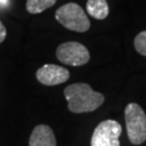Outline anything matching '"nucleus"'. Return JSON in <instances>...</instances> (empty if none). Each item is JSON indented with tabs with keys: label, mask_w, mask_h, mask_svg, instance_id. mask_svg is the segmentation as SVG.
<instances>
[{
	"label": "nucleus",
	"mask_w": 146,
	"mask_h": 146,
	"mask_svg": "<svg viewBox=\"0 0 146 146\" xmlns=\"http://www.w3.org/2000/svg\"><path fill=\"white\" fill-rule=\"evenodd\" d=\"M64 96L68 102V110L74 114L94 111L105 101L103 94L94 91L88 84L84 82L69 84L64 90Z\"/></svg>",
	"instance_id": "1"
},
{
	"label": "nucleus",
	"mask_w": 146,
	"mask_h": 146,
	"mask_svg": "<svg viewBox=\"0 0 146 146\" xmlns=\"http://www.w3.org/2000/svg\"><path fill=\"white\" fill-rule=\"evenodd\" d=\"M127 134L130 143L140 145L146 141V114L136 103H129L125 108Z\"/></svg>",
	"instance_id": "2"
},
{
	"label": "nucleus",
	"mask_w": 146,
	"mask_h": 146,
	"mask_svg": "<svg viewBox=\"0 0 146 146\" xmlns=\"http://www.w3.org/2000/svg\"><path fill=\"white\" fill-rule=\"evenodd\" d=\"M55 19L69 31L84 33L90 28V21L86 12L75 2H68L60 7L55 12Z\"/></svg>",
	"instance_id": "3"
},
{
	"label": "nucleus",
	"mask_w": 146,
	"mask_h": 146,
	"mask_svg": "<svg viewBox=\"0 0 146 146\" xmlns=\"http://www.w3.org/2000/svg\"><path fill=\"white\" fill-rule=\"evenodd\" d=\"M56 58L61 63L70 66H82L90 61V52L82 43L68 41L56 48Z\"/></svg>",
	"instance_id": "4"
},
{
	"label": "nucleus",
	"mask_w": 146,
	"mask_h": 146,
	"mask_svg": "<svg viewBox=\"0 0 146 146\" xmlns=\"http://www.w3.org/2000/svg\"><path fill=\"white\" fill-rule=\"evenodd\" d=\"M122 128L118 121L113 119L100 122L91 137V146H120L119 136Z\"/></svg>",
	"instance_id": "5"
},
{
	"label": "nucleus",
	"mask_w": 146,
	"mask_h": 146,
	"mask_svg": "<svg viewBox=\"0 0 146 146\" xmlns=\"http://www.w3.org/2000/svg\"><path fill=\"white\" fill-rule=\"evenodd\" d=\"M36 78L44 86H56L67 81L69 79V72L58 65L46 64L37 70Z\"/></svg>",
	"instance_id": "6"
},
{
	"label": "nucleus",
	"mask_w": 146,
	"mask_h": 146,
	"mask_svg": "<svg viewBox=\"0 0 146 146\" xmlns=\"http://www.w3.org/2000/svg\"><path fill=\"white\" fill-rule=\"evenodd\" d=\"M29 146H56V139L52 128L47 125H38L34 128L29 137Z\"/></svg>",
	"instance_id": "7"
},
{
	"label": "nucleus",
	"mask_w": 146,
	"mask_h": 146,
	"mask_svg": "<svg viewBox=\"0 0 146 146\" xmlns=\"http://www.w3.org/2000/svg\"><path fill=\"white\" fill-rule=\"evenodd\" d=\"M87 12L96 20H104L108 16L110 7L106 0H88Z\"/></svg>",
	"instance_id": "8"
},
{
	"label": "nucleus",
	"mask_w": 146,
	"mask_h": 146,
	"mask_svg": "<svg viewBox=\"0 0 146 146\" xmlns=\"http://www.w3.org/2000/svg\"><path fill=\"white\" fill-rule=\"evenodd\" d=\"M56 1L58 0H27L26 10L31 14H39L53 7L56 3Z\"/></svg>",
	"instance_id": "9"
},
{
	"label": "nucleus",
	"mask_w": 146,
	"mask_h": 146,
	"mask_svg": "<svg viewBox=\"0 0 146 146\" xmlns=\"http://www.w3.org/2000/svg\"><path fill=\"white\" fill-rule=\"evenodd\" d=\"M134 48L136 52L143 56H146V31H141L134 38Z\"/></svg>",
	"instance_id": "10"
},
{
	"label": "nucleus",
	"mask_w": 146,
	"mask_h": 146,
	"mask_svg": "<svg viewBox=\"0 0 146 146\" xmlns=\"http://www.w3.org/2000/svg\"><path fill=\"white\" fill-rule=\"evenodd\" d=\"M5 37H7V29L5 25L2 24V22L0 21V43L5 41Z\"/></svg>",
	"instance_id": "11"
},
{
	"label": "nucleus",
	"mask_w": 146,
	"mask_h": 146,
	"mask_svg": "<svg viewBox=\"0 0 146 146\" xmlns=\"http://www.w3.org/2000/svg\"><path fill=\"white\" fill-rule=\"evenodd\" d=\"M8 3V0H0V5H5Z\"/></svg>",
	"instance_id": "12"
}]
</instances>
